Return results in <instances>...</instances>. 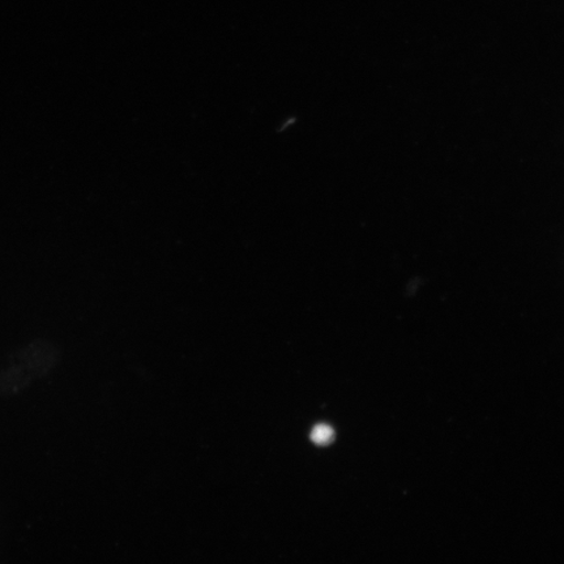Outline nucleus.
<instances>
[{"mask_svg":"<svg viewBox=\"0 0 564 564\" xmlns=\"http://www.w3.org/2000/svg\"><path fill=\"white\" fill-rule=\"evenodd\" d=\"M334 435L333 427L319 425L313 430L312 440L315 444H319V446H326V444L333 442Z\"/></svg>","mask_w":564,"mask_h":564,"instance_id":"nucleus-1","label":"nucleus"}]
</instances>
